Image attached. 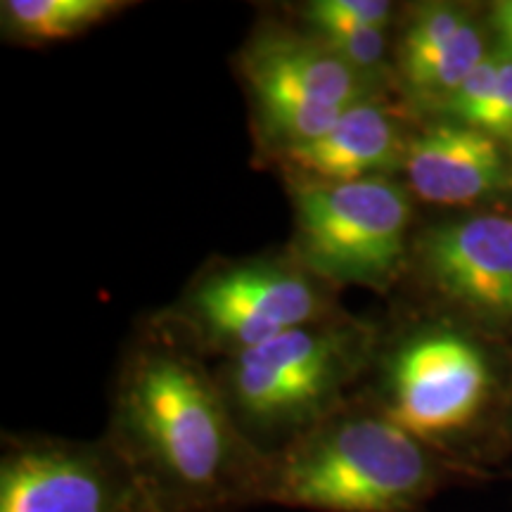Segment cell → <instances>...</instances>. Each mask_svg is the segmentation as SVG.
<instances>
[{
	"instance_id": "30bf717a",
	"label": "cell",
	"mask_w": 512,
	"mask_h": 512,
	"mask_svg": "<svg viewBox=\"0 0 512 512\" xmlns=\"http://www.w3.org/2000/svg\"><path fill=\"white\" fill-rule=\"evenodd\" d=\"M406 171L415 195L448 207L482 200L510 183L498 138L467 124H439L415 136Z\"/></svg>"
},
{
	"instance_id": "d6986e66",
	"label": "cell",
	"mask_w": 512,
	"mask_h": 512,
	"mask_svg": "<svg viewBox=\"0 0 512 512\" xmlns=\"http://www.w3.org/2000/svg\"><path fill=\"white\" fill-rule=\"evenodd\" d=\"M494 17H496V29H498V34L503 36L505 46L510 48L508 55H512V0H505V3H498Z\"/></svg>"
},
{
	"instance_id": "5bb4252c",
	"label": "cell",
	"mask_w": 512,
	"mask_h": 512,
	"mask_svg": "<svg viewBox=\"0 0 512 512\" xmlns=\"http://www.w3.org/2000/svg\"><path fill=\"white\" fill-rule=\"evenodd\" d=\"M467 19L470 17L463 10L451 8V5H439V8L420 12L401 46V72L408 83L451 46Z\"/></svg>"
},
{
	"instance_id": "3957f363",
	"label": "cell",
	"mask_w": 512,
	"mask_h": 512,
	"mask_svg": "<svg viewBox=\"0 0 512 512\" xmlns=\"http://www.w3.org/2000/svg\"><path fill=\"white\" fill-rule=\"evenodd\" d=\"M366 351L354 325H302L235 356L223 396L249 441L275 456L335 413Z\"/></svg>"
},
{
	"instance_id": "6da1fadb",
	"label": "cell",
	"mask_w": 512,
	"mask_h": 512,
	"mask_svg": "<svg viewBox=\"0 0 512 512\" xmlns=\"http://www.w3.org/2000/svg\"><path fill=\"white\" fill-rule=\"evenodd\" d=\"M152 512H223L261 501L268 456L190 358L143 351L121 380L107 439Z\"/></svg>"
},
{
	"instance_id": "9a60e30c",
	"label": "cell",
	"mask_w": 512,
	"mask_h": 512,
	"mask_svg": "<svg viewBox=\"0 0 512 512\" xmlns=\"http://www.w3.org/2000/svg\"><path fill=\"white\" fill-rule=\"evenodd\" d=\"M318 41H323L332 53H337L344 62L358 69L361 74L370 76L380 69L384 60V31L358 27V24L344 22H318L309 24Z\"/></svg>"
},
{
	"instance_id": "9c48e42d",
	"label": "cell",
	"mask_w": 512,
	"mask_h": 512,
	"mask_svg": "<svg viewBox=\"0 0 512 512\" xmlns=\"http://www.w3.org/2000/svg\"><path fill=\"white\" fill-rule=\"evenodd\" d=\"M427 278L484 318H512V216L475 214L441 223L420 240Z\"/></svg>"
},
{
	"instance_id": "e0dca14e",
	"label": "cell",
	"mask_w": 512,
	"mask_h": 512,
	"mask_svg": "<svg viewBox=\"0 0 512 512\" xmlns=\"http://www.w3.org/2000/svg\"><path fill=\"white\" fill-rule=\"evenodd\" d=\"M392 12V3L384 0H316L306 5L304 17L309 24L344 22L384 31L392 22Z\"/></svg>"
},
{
	"instance_id": "5b68a950",
	"label": "cell",
	"mask_w": 512,
	"mask_h": 512,
	"mask_svg": "<svg viewBox=\"0 0 512 512\" xmlns=\"http://www.w3.org/2000/svg\"><path fill=\"white\" fill-rule=\"evenodd\" d=\"M242 74L261 128L283 152L323 138L344 110L370 93V76L318 38L287 31H268L247 46Z\"/></svg>"
},
{
	"instance_id": "ac0fdd59",
	"label": "cell",
	"mask_w": 512,
	"mask_h": 512,
	"mask_svg": "<svg viewBox=\"0 0 512 512\" xmlns=\"http://www.w3.org/2000/svg\"><path fill=\"white\" fill-rule=\"evenodd\" d=\"M489 133L494 138L512 140V55H501L498 62V91Z\"/></svg>"
},
{
	"instance_id": "8992f818",
	"label": "cell",
	"mask_w": 512,
	"mask_h": 512,
	"mask_svg": "<svg viewBox=\"0 0 512 512\" xmlns=\"http://www.w3.org/2000/svg\"><path fill=\"white\" fill-rule=\"evenodd\" d=\"M489 392V363L477 344L456 332H427L394 356L380 413L422 444H434L465 432Z\"/></svg>"
},
{
	"instance_id": "52a82bcc",
	"label": "cell",
	"mask_w": 512,
	"mask_h": 512,
	"mask_svg": "<svg viewBox=\"0 0 512 512\" xmlns=\"http://www.w3.org/2000/svg\"><path fill=\"white\" fill-rule=\"evenodd\" d=\"M143 491L107 444L19 439L0 463V512H145Z\"/></svg>"
},
{
	"instance_id": "277c9868",
	"label": "cell",
	"mask_w": 512,
	"mask_h": 512,
	"mask_svg": "<svg viewBox=\"0 0 512 512\" xmlns=\"http://www.w3.org/2000/svg\"><path fill=\"white\" fill-rule=\"evenodd\" d=\"M411 214L406 190L384 176L306 181L294 190V252L332 283L384 287L403 261Z\"/></svg>"
},
{
	"instance_id": "7a4b0ae2",
	"label": "cell",
	"mask_w": 512,
	"mask_h": 512,
	"mask_svg": "<svg viewBox=\"0 0 512 512\" xmlns=\"http://www.w3.org/2000/svg\"><path fill=\"white\" fill-rule=\"evenodd\" d=\"M439 463L380 411L332 413L268 456L261 503L316 512H415Z\"/></svg>"
},
{
	"instance_id": "4fadbf2b",
	"label": "cell",
	"mask_w": 512,
	"mask_h": 512,
	"mask_svg": "<svg viewBox=\"0 0 512 512\" xmlns=\"http://www.w3.org/2000/svg\"><path fill=\"white\" fill-rule=\"evenodd\" d=\"M486 57L482 31L472 19H467L465 27L458 31L453 43L434 60L430 67H425L415 79L408 83L425 100L448 102L453 93L463 86V81L477 69V64Z\"/></svg>"
},
{
	"instance_id": "8fae6325",
	"label": "cell",
	"mask_w": 512,
	"mask_h": 512,
	"mask_svg": "<svg viewBox=\"0 0 512 512\" xmlns=\"http://www.w3.org/2000/svg\"><path fill=\"white\" fill-rule=\"evenodd\" d=\"M403 155L399 121L373 100L349 107L323 138L285 152L316 183H349L380 176Z\"/></svg>"
},
{
	"instance_id": "7c38bea8",
	"label": "cell",
	"mask_w": 512,
	"mask_h": 512,
	"mask_svg": "<svg viewBox=\"0 0 512 512\" xmlns=\"http://www.w3.org/2000/svg\"><path fill=\"white\" fill-rule=\"evenodd\" d=\"M124 8L117 0H8L5 27L27 41H62L83 34Z\"/></svg>"
},
{
	"instance_id": "ffe728a7",
	"label": "cell",
	"mask_w": 512,
	"mask_h": 512,
	"mask_svg": "<svg viewBox=\"0 0 512 512\" xmlns=\"http://www.w3.org/2000/svg\"><path fill=\"white\" fill-rule=\"evenodd\" d=\"M145 512H152V510H145Z\"/></svg>"
},
{
	"instance_id": "2e32d148",
	"label": "cell",
	"mask_w": 512,
	"mask_h": 512,
	"mask_svg": "<svg viewBox=\"0 0 512 512\" xmlns=\"http://www.w3.org/2000/svg\"><path fill=\"white\" fill-rule=\"evenodd\" d=\"M498 62H501V55H486L477 64L475 72L463 81V86L453 93V98L446 102L448 110L460 119V124L489 133L498 91Z\"/></svg>"
},
{
	"instance_id": "ba28073f",
	"label": "cell",
	"mask_w": 512,
	"mask_h": 512,
	"mask_svg": "<svg viewBox=\"0 0 512 512\" xmlns=\"http://www.w3.org/2000/svg\"><path fill=\"white\" fill-rule=\"evenodd\" d=\"M323 290L304 266L245 261L219 268L188 294V316L207 339L235 354L302 325L320 323Z\"/></svg>"
}]
</instances>
